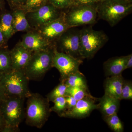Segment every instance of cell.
<instances>
[{
	"label": "cell",
	"instance_id": "obj_35",
	"mask_svg": "<svg viewBox=\"0 0 132 132\" xmlns=\"http://www.w3.org/2000/svg\"><path fill=\"white\" fill-rule=\"evenodd\" d=\"M5 97V95L4 94V92H3L1 84L0 82V103Z\"/></svg>",
	"mask_w": 132,
	"mask_h": 132
},
{
	"label": "cell",
	"instance_id": "obj_34",
	"mask_svg": "<svg viewBox=\"0 0 132 132\" xmlns=\"http://www.w3.org/2000/svg\"><path fill=\"white\" fill-rule=\"evenodd\" d=\"M5 8V2L4 0H0V15L4 11Z\"/></svg>",
	"mask_w": 132,
	"mask_h": 132
},
{
	"label": "cell",
	"instance_id": "obj_33",
	"mask_svg": "<svg viewBox=\"0 0 132 132\" xmlns=\"http://www.w3.org/2000/svg\"><path fill=\"white\" fill-rule=\"evenodd\" d=\"M7 42L2 32L0 31V47L6 46Z\"/></svg>",
	"mask_w": 132,
	"mask_h": 132
},
{
	"label": "cell",
	"instance_id": "obj_12",
	"mask_svg": "<svg viewBox=\"0 0 132 132\" xmlns=\"http://www.w3.org/2000/svg\"><path fill=\"white\" fill-rule=\"evenodd\" d=\"M97 99L92 96L78 101L75 106L66 111L61 117L75 119L86 118L95 109H98V105L96 103Z\"/></svg>",
	"mask_w": 132,
	"mask_h": 132
},
{
	"label": "cell",
	"instance_id": "obj_8",
	"mask_svg": "<svg viewBox=\"0 0 132 132\" xmlns=\"http://www.w3.org/2000/svg\"><path fill=\"white\" fill-rule=\"evenodd\" d=\"M64 12L48 2L38 9L27 12L26 16L32 28L36 29L59 19Z\"/></svg>",
	"mask_w": 132,
	"mask_h": 132
},
{
	"label": "cell",
	"instance_id": "obj_20",
	"mask_svg": "<svg viewBox=\"0 0 132 132\" xmlns=\"http://www.w3.org/2000/svg\"><path fill=\"white\" fill-rule=\"evenodd\" d=\"M67 87L88 88L87 82L84 75L79 71L69 76L63 81Z\"/></svg>",
	"mask_w": 132,
	"mask_h": 132
},
{
	"label": "cell",
	"instance_id": "obj_32",
	"mask_svg": "<svg viewBox=\"0 0 132 132\" xmlns=\"http://www.w3.org/2000/svg\"><path fill=\"white\" fill-rule=\"evenodd\" d=\"M132 67V54L126 55L125 62V70L131 68Z\"/></svg>",
	"mask_w": 132,
	"mask_h": 132
},
{
	"label": "cell",
	"instance_id": "obj_37",
	"mask_svg": "<svg viewBox=\"0 0 132 132\" xmlns=\"http://www.w3.org/2000/svg\"><path fill=\"white\" fill-rule=\"evenodd\" d=\"M94 1L96 3H98L104 1V0H94Z\"/></svg>",
	"mask_w": 132,
	"mask_h": 132
},
{
	"label": "cell",
	"instance_id": "obj_7",
	"mask_svg": "<svg viewBox=\"0 0 132 132\" xmlns=\"http://www.w3.org/2000/svg\"><path fill=\"white\" fill-rule=\"evenodd\" d=\"M64 16L70 27L92 25L96 21V6L90 5H73L64 11Z\"/></svg>",
	"mask_w": 132,
	"mask_h": 132
},
{
	"label": "cell",
	"instance_id": "obj_2",
	"mask_svg": "<svg viewBox=\"0 0 132 132\" xmlns=\"http://www.w3.org/2000/svg\"><path fill=\"white\" fill-rule=\"evenodd\" d=\"M96 6L97 16L114 27L132 11L131 3L127 0H104Z\"/></svg>",
	"mask_w": 132,
	"mask_h": 132
},
{
	"label": "cell",
	"instance_id": "obj_18",
	"mask_svg": "<svg viewBox=\"0 0 132 132\" xmlns=\"http://www.w3.org/2000/svg\"><path fill=\"white\" fill-rule=\"evenodd\" d=\"M13 25L15 33L18 32H26L33 30L29 25L26 16V13L21 8L12 10Z\"/></svg>",
	"mask_w": 132,
	"mask_h": 132
},
{
	"label": "cell",
	"instance_id": "obj_16",
	"mask_svg": "<svg viewBox=\"0 0 132 132\" xmlns=\"http://www.w3.org/2000/svg\"><path fill=\"white\" fill-rule=\"evenodd\" d=\"M98 100L99 102L98 109L100 111L103 117L118 113L120 106V100L104 94Z\"/></svg>",
	"mask_w": 132,
	"mask_h": 132
},
{
	"label": "cell",
	"instance_id": "obj_11",
	"mask_svg": "<svg viewBox=\"0 0 132 132\" xmlns=\"http://www.w3.org/2000/svg\"><path fill=\"white\" fill-rule=\"evenodd\" d=\"M70 28L66 21L64 12L59 19L35 30L39 33L48 42L54 45L63 33Z\"/></svg>",
	"mask_w": 132,
	"mask_h": 132
},
{
	"label": "cell",
	"instance_id": "obj_15",
	"mask_svg": "<svg viewBox=\"0 0 132 132\" xmlns=\"http://www.w3.org/2000/svg\"><path fill=\"white\" fill-rule=\"evenodd\" d=\"M124 80L122 74L108 77L104 83V94L121 101V90Z\"/></svg>",
	"mask_w": 132,
	"mask_h": 132
},
{
	"label": "cell",
	"instance_id": "obj_22",
	"mask_svg": "<svg viewBox=\"0 0 132 132\" xmlns=\"http://www.w3.org/2000/svg\"><path fill=\"white\" fill-rule=\"evenodd\" d=\"M104 120L109 128L115 132L124 131V126L117 113L107 117H103Z\"/></svg>",
	"mask_w": 132,
	"mask_h": 132
},
{
	"label": "cell",
	"instance_id": "obj_17",
	"mask_svg": "<svg viewBox=\"0 0 132 132\" xmlns=\"http://www.w3.org/2000/svg\"><path fill=\"white\" fill-rule=\"evenodd\" d=\"M126 56L112 57L104 62V69L107 77L122 74L125 70Z\"/></svg>",
	"mask_w": 132,
	"mask_h": 132
},
{
	"label": "cell",
	"instance_id": "obj_27",
	"mask_svg": "<svg viewBox=\"0 0 132 132\" xmlns=\"http://www.w3.org/2000/svg\"><path fill=\"white\" fill-rule=\"evenodd\" d=\"M121 100H132V82L131 81L124 80L121 90Z\"/></svg>",
	"mask_w": 132,
	"mask_h": 132
},
{
	"label": "cell",
	"instance_id": "obj_4",
	"mask_svg": "<svg viewBox=\"0 0 132 132\" xmlns=\"http://www.w3.org/2000/svg\"><path fill=\"white\" fill-rule=\"evenodd\" d=\"M109 40L104 31H96L91 26L80 29L79 54L82 59H92Z\"/></svg>",
	"mask_w": 132,
	"mask_h": 132
},
{
	"label": "cell",
	"instance_id": "obj_26",
	"mask_svg": "<svg viewBox=\"0 0 132 132\" xmlns=\"http://www.w3.org/2000/svg\"><path fill=\"white\" fill-rule=\"evenodd\" d=\"M48 0H28L26 4L21 9L26 13L34 11L46 4Z\"/></svg>",
	"mask_w": 132,
	"mask_h": 132
},
{
	"label": "cell",
	"instance_id": "obj_13",
	"mask_svg": "<svg viewBox=\"0 0 132 132\" xmlns=\"http://www.w3.org/2000/svg\"><path fill=\"white\" fill-rule=\"evenodd\" d=\"M20 42L24 47L32 52L47 49L54 46L48 42L35 29L27 32Z\"/></svg>",
	"mask_w": 132,
	"mask_h": 132
},
{
	"label": "cell",
	"instance_id": "obj_19",
	"mask_svg": "<svg viewBox=\"0 0 132 132\" xmlns=\"http://www.w3.org/2000/svg\"><path fill=\"white\" fill-rule=\"evenodd\" d=\"M0 31L8 41L14 34L12 12L4 11L0 15Z\"/></svg>",
	"mask_w": 132,
	"mask_h": 132
},
{
	"label": "cell",
	"instance_id": "obj_36",
	"mask_svg": "<svg viewBox=\"0 0 132 132\" xmlns=\"http://www.w3.org/2000/svg\"><path fill=\"white\" fill-rule=\"evenodd\" d=\"M5 125L4 120L0 113V129H2Z\"/></svg>",
	"mask_w": 132,
	"mask_h": 132
},
{
	"label": "cell",
	"instance_id": "obj_24",
	"mask_svg": "<svg viewBox=\"0 0 132 132\" xmlns=\"http://www.w3.org/2000/svg\"><path fill=\"white\" fill-rule=\"evenodd\" d=\"M67 86L65 83L60 82L58 86L46 95V98L48 101L53 102L56 98L63 96L65 97L67 95Z\"/></svg>",
	"mask_w": 132,
	"mask_h": 132
},
{
	"label": "cell",
	"instance_id": "obj_25",
	"mask_svg": "<svg viewBox=\"0 0 132 132\" xmlns=\"http://www.w3.org/2000/svg\"><path fill=\"white\" fill-rule=\"evenodd\" d=\"M54 105L50 108L51 112L56 113L60 117L62 115L67 111V105L65 97H58L55 99L53 102Z\"/></svg>",
	"mask_w": 132,
	"mask_h": 132
},
{
	"label": "cell",
	"instance_id": "obj_1",
	"mask_svg": "<svg viewBox=\"0 0 132 132\" xmlns=\"http://www.w3.org/2000/svg\"><path fill=\"white\" fill-rule=\"evenodd\" d=\"M25 118L28 126L41 128L47 121L51 113L49 102L38 93H32L27 98Z\"/></svg>",
	"mask_w": 132,
	"mask_h": 132
},
{
	"label": "cell",
	"instance_id": "obj_31",
	"mask_svg": "<svg viewBox=\"0 0 132 132\" xmlns=\"http://www.w3.org/2000/svg\"><path fill=\"white\" fill-rule=\"evenodd\" d=\"M73 5H94L96 2L94 0H73Z\"/></svg>",
	"mask_w": 132,
	"mask_h": 132
},
{
	"label": "cell",
	"instance_id": "obj_21",
	"mask_svg": "<svg viewBox=\"0 0 132 132\" xmlns=\"http://www.w3.org/2000/svg\"><path fill=\"white\" fill-rule=\"evenodd\" d=\"M12 69L10 50L6 46L0 47V74Z\"/></svg>",
	"mask_w": 132,
	"mask_h": 132
},
{
	"label": "cell",
	"instance_id": "obj_30",
	"mask_svg": "<svg viewBox=\"0 0 132 132\" xmlns=\"http://www.w3.org/2000/svg\"><path fill=\"white\" fill-rule=\"evenodd\" d=\"M67 105V111H69L75 106L77 101L73 97L70 95L65 96Z\"/></svg>",
	"mask_w": 132,
	"mask_h": 132
},
{
	"label": "cell",
	"instance_id": "obj_28",
	"mask_svg": "<svg viewBox=\"0 0 132 132\" xmlns=\"http://www.w3.org/2000/svg\"><path fill=\"white\" fill-rule=\"evenodd\" d=\"M48 2L55 7L64 11L74 4L73 0H48Z\"/></svg>",
	"mask_w": 132,
	"mask_h": 132
},
{
	"label": "cell",
	"instance_id": "obj_29",
	"mask_svg": "<svg viewBox=\"0 0 132 132\" xmlns=\"http://www.w3.org/2000/svg\"><path fill=\"white\" fill-rule=\"evenodd\" d=\"M28 0H7L11 9L22 8L26 4Z\"/></svg>",
	"mask_w": 132,
	"mask_h": 132
},
{
	"label": "cell",
	"instance_id": "obj_3",
	"mask_svg": "<svg viewBox=\"0 0 132 132\" xmlns=\"http://www.w3.org/2000/svg\"><path fill=\"white\" fill-rule=\"evenodd\" d=\"M28 81L22 70L12 69L0 74V82L5 96L27 98L31 94Z\"/></svg>",
	"mask_w": 132,
	"mask_h": 132
},
{
	"label": "cell",
	"instance_id": "obj_5",
	"mask_svg": "<svg viewBox=\"0 0 132 132\" xmlns=\"http://www.w3.org/2000/svg\"><path fill=\"white\" fill-rule=\"evenodd\" d=\"M54 46L33 52L29 61L22 70L29 80H39L52 67Z\"/></svg>",
	"mask_w": 132,
	"mask_h": 132
},
{
	"label": "cell",
	"instance_id": "obj_23",
	"mask_svg": "<svg viewBox=\"0 0 132 132\" xmlns=\"http://www.w3.org/2000/svg\"><path fill=\"white\" fill-rule=\"evenodd\" d=\"M66 95L73 97L77 101L84 98L93 96L90 94L88 88L78 87H67Z\"/></svg>",
	"mask_w": 132,
	"mask_h": 132
},
{
	"label": "cell",
	"instance_id": "obj_10",
	"mask_svg": "<svg viewBox=\"0 0 132 132\" xmlns=\"http://www.w3.org/2000/svg\"><path fill=\"white\" fill-rule=\"evenodd\" d=\"M82 62L81 59L59 52L54 46L52 67L55 68L59 71L60 82L63 81L70 75L79 71V66Z\"/></svg>",
	"mask_w": 132,
	"mask_h": 132
},
{
	"label": "cell",
	"instance_id": "obj_14",
	"mask_svg": "<svg viewBox=\"0 0 132 132\" xmlns=\"http://www.w3.org/2000/svg\"><path fill=\"white\" fill-rule=\"evenodd\" d=\"M33 53L24 47L19 42L10 50L12 69L22 71L28 63Z\"/></svg>",
	"mask_w": 132,
	"mask_h": 132
},
{
	"label": "cell",
	"instance_id": "obj_6",
	"mask_svg": "<svg viewBox=\"0 0 132 132\" xmlns=\"http://www.w3.org/2000/svg\"><path fill=\"white\" fill-rule=\"evenodd\" d=\"M25 99L5 96L3 99L0 103V113L5 123L4 127L20 130L19 125L25 118Z\"/></svg>",
	"mask_w": 132,
	"mask_h": 132
},
{
	"label": "cell",
	"instance_id": "obj_9",
	"mask_svg": "<svg viewBox=\"0 0 132 132\" xmlns=\"http://www.w3.org/2000/svg\"><path fill=\"white\" fill-rule=\"evenodd\" d=\"M80 34V29L70 28L61 36L54 43V46L59 52L81 59L79 54Z\"/></svg>",
	"mask_w": 132,
	"mask_h": 132
}]
</instances>
